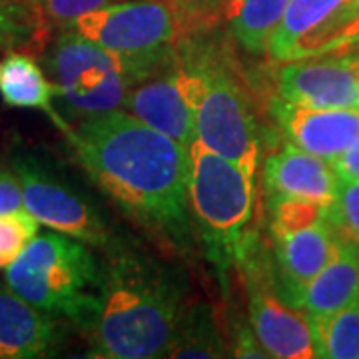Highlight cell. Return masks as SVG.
Here are the masks:
<instances>
[{"label": "cell", "mask_w": 359, "mask_h": 359, "mask_svg": "<svg viewBox=\"0 0 359 359\" xmlns=\"http://www.w3.org/2000/svg\"><path fill=\"white\" fill-rule=\"evenodd\" d=\"M353 4H355V6H358V8H359V0H353Z\"/></svg>", "instance_id": "4dcf8cb0"}, {"label": "cell", "mask_w": 359, "mask_h": 359, "mask_svg": "<svg viewBox=\"0 0 359 359\" xmlns=\"http://www.w3.org/2000/svg\"><path fill=\"white\" fill-rule=\"evenodd\" d=\"M276 90L285 102L359 110V56L327 54L283 62L276 74Z\"/></svg>", "instance_id": "7c38bea8"}, {"label": "cell", "mask_w": 359, "mask_h": 359, "mask_svg": "<svg viewBox=\"0 0 359 359\" xmlns=\"http://www.w3.org/2000/svg\"><path fill=\"white\" fill-rule=\"evenodd\" d=\"M25 208L22 186L13 162H0V214Z\"/></svg>", "instance_id": "4316f807"}, {"label": "cell", "mask_w": 359, "mask_h": 359, "mask_svg": "<svg viewBox=\"0 0 359 359\" xmlns=\"http://www.w3.org/2000/svg\"><path fill=\"white\" fill-rule=\"evenodd\" d=\"M176 269L136 252H114L102 294L86 325L94 353L106 359L168 358L186 311Z\"/></svg>", "instance_id": "7a4b0ae2"}, {"label": "cell", "mask_w": 359, "mask_h": 359, "mask_svg": "<svg viewBox=\"0 0 359 359\" xmlns=\"http://www.w3.org/2000/svg\"><path fill=\"white\" fill-rule=\"evenodd\" d=\"M346 54H358V56H359V42H358V44H355V46H353V48H349V50H347Z\"/></svg>", "instance_id": "f1b7e54d"}, {"label": "cell", "mask_w": 359, "mask_h": 359, "mask_svg": "<svg viewBox=\"0 0 359 359\" xmlns=\"http://www.w3.org/2000/svg\"><path fill=\"white\" fill-rule=\"evenodd\" d=\"M188 2H190V0H178V2H176V6H184V4H188Z\"/></svg>", "instance_id": "f546056e"}, {"label": "cell", "mask_w": 359, "mask_h": 359, "mask_svg": "<svg viewBox=\"0 0 359 359\" xmlns=\"http://www.w3.org/2000/svg\"><path fill=\"white\" fill-rule=\"evenodd\" d=\"M46 28H66L84 14L100 11L120 0H25Z\"/></svg>", "instance_id": "484cf974"}, {"label": "cell", "mask_w": 359, "mask_h": 359, "mask_svg": "<svg viewBox=\"0 0 359 359\" xmlns=\"http://www.w3.org/2000/svg\"><path fill=\"white\" fill-rule=\"evenodd\" d=\"M80 166L132 222L172 250H192L188 148L126 110L66 130Z\"/></svg>", "instance_id": "6da1fadb"}, {"label": "cell", "mask_w": 359, "mask_h": 359, "mask_svg": "<svg viewBox=\"0 0 359 359\" xmlns=\"http://www.w3.org/2000/svg\"><path fill=\"white\" fill-rule=\"evenodd\" d=\"M359 299V254L339 245L332 262L311 278L295 297L294 308L304 311L308 320L332 316Z\"/></svg>", "instance_id": "e0dca14e"}, {"label": "cell", "mask_w": 359, "mask_h": 359, "mask_svg": "<svg viewBox=\"0 0 359 359\" xmlns=\"http://www.w3.org/2000/svg\"><path fill=\"white\" fill-rule=\"evenodd\" d=\"M359 42V8L353 0H290L269 40L276 62L346 54Z\"/></svg>", "instance_id": "30bf717a"}, {"label": "cell", "mask_w": 359, "mask_h": 359, "mask_svg": "<svg viewBox=\"0 0 359 359\" xmlns=\"http://www.w3.org/2000/svg\"><path fill=\"white\" fill-rule=\"evenodd\" d=\"M271 112L290 144L332 164L359 138L355 108H313L278 98Z\"/></svg>", "instance_id": "4fadbf2b"}, {"label": "cell", "mask_w": 359, "mask_h": 359, "mask_svg": "<svg viewBox=\"0 0 359 359\" xmlns=\"http://www.w3.org/2000/svg\"><path fill=\"white\" fill-rule=\"evenodd\" d=\"M184 18L174 2L120 0L66 28L122 56L138 82L174 58Z\"/></svg>", "instance_id": "5b68a950"}, {"label": "cell", "mask_w": 359, "mask_h": 359, "mask_svg": "<svg viewBox=\"0 0 359 359\" xmlns=\"http://www.w3.org/2000/svg\"><path fill=\"white\" fill-rule=\"evenodd\" d=\"M196 136L205 148L256 176L262 150L257 120L242 82L219 56H205V86L196 110Z\"/></svg>", "instance_id": "52a82bcc"}, {"label": "cell", "mask_w": 359, "mask_h": 359, "mask_svg": "<svg viewBox=\"0 0 359 359\" xmlns=\"http://www.w3.org/2000/svg\"><path fill=\"white\" fill-rule=\"evenodd\" d=\"M0 96L4 104L13 108L42 110L65 132L68 130L65 120L54 110V82L46 76L42 66L26 52L13 50L0 60Z\"/></svg>", "instance_id": "ac0fdd59"}, {"label": "cell", "mask_w": 359, "mask_h": 359, "mask_svg": "<svg viewBox=\"0 0 359 359\" xmlns=\"http://www.w3.org/2000/svg\"><path fill=\"white\" fill-rule=\"evenodd\" d=\"M205 86V56H182L166 62L132 86L124 110L144 124L178 140L196 142V110Z\"/></svg>", "instance_id": "ba28073f"}, {"label": "cell", "mask_w": 359, "mask_h": 359, "mask_svg": "<svg viewBox=\"0 0 359 359\" xmlns=\"http://www.w3.org/2000/svg\"><path fill=\"white\" fill-rule=\"evenodd\" d=\"M226 355V346L222 341L212 309L208 306L186 308L168 358L214 359Z\"/></svg>", "instance_id": "ffe728a7"}, {"label": "cell", "mask_w": 359, "mask_h": 359, "mask_svg": "<svg viewBox=\"0 0 359 359\" xmlns=\"http://www.w3.org/2000/svg\"><path fill=\"white\" fill-rule=\"evenodd\" d=\"M256 176L194 142L188 148V205L196 236L219 268L240 262L256 205Z\"/></svg>", "instance_id": "277c9868"}, {"label": "cell", "mask_w": 359, "mask_h": 359, "mask_svg": "<svg viewBox=\"0 0 359 359\" xmlns=\"http://www.w3.org/2000/svg\"><path fill=\"white\" fill-rule=\"evenodd\" d=\"M316 358H359V299L332 316L309 320Z\"/></svg>", "instance_id": "44dd1931"}, {"label": "cell", "mask_w": 359, "mask_h": 359, "mask_svg": "<svg viewBox=\"0 0 359 359\" xmlns=\"http://www.w3.org/2000/svg\"><path fill=\"white\" fill-rule=\"evenodd\" d=\"M290 0H226L231 39L250 54H266Z\"/></svg>", "instance_id": "d6986e66"}, {"label": "cell", "mask_w": 359, "mask_h": 359, "mask_svg": "<svg viewBox=\"0 0 359 359\" xmlns=\"http://www.w3.org/2000/svg\"><path fill=\"white\" fill-rule=\"evenodd\" d=\"M245 283L250 299V321L259 344L276 359L316 358L311 325L306 313L283 302L278 294L273 273L264 271L244 248Z\"/></svg>", "instance_id": "8fae6325"}, {"label": "cell", "mask_w": 359, "mask_h": 359, "mask_svg": "<svg viewBox=\"0 0 359 359\" xmlns=\"http://www.w3.org/2000/svg\"><path fill=\"white\" fill-rule=\"evenodd\" d=\"M233 358H269L268 351L259 344L254 327H240V332L236 335V346H233Z\"/></svg>", "instance_id": "83f0119b"}, {"label": "cell", "mask_w": 359, "mask_h": 359, "mask_svg": "<svg viewBox=\"0 0 359 359\" xmlns=\"http://www.w3.org/2000/svg\"><path fill=\"white\" fill-rule=\"evenodd\" d=\"M22 186L25 208L39 224L94 248H110L112 231L86 196L30 154L11 158Z\"/></svg>", "instance_id": "9c48e42d"}, {"label": "cell", "mask_w": 359, "mask_h": 359, "mask_svg": "<svg viewBox=\"0 0 359 359\" xmlns=\"http://www.w3.org/2000/svg\"><path fill=\"white\" fill-rule=\"evenodd\" d=\"M273 244L278 268L276 287L290 306H294L299 290L316 278L339 250L327 219L304 230L273 236Z\"/></svg>", "instance_id": "9a60e30c"}, {"label": "cell", "mask_w": 359, "mask_h": 359, "mask_svg": "<svg viewBox=\"0 0 359 359\" xmlns=\"http://www.w3.org/2000/svg\"><path fill=\"white\" fill-rule=\"evenodd\" d=\"M39 219L26 208L0 214V268H6L39 236Z\"/></svg>", "instance_id": "d4e9b609"}, {"label": "cell", "mask_w": 359, "mask_h": 359, "mask_svg": "<svg viewBox=\"0 0 359 359\" xmlns=\"http://www.w3.org/2000/svg\"><path fill=\"white\" fill-rule=\"evenodd\" d=\"M104 268L88 244L60 231L36 236L4 268V282L28 304L84 330L98 308Z\"/></svg>", "instance_id": "3957f363"}, {"label": "cell", "mask_w": 359, "mask_h": 359, "mask_svg": "<svg viewBox=\"0 0 359 359\" xmlns=\"http://www.w3.org/2000/svg\"><path fill=\"white\" fill-rule=\"evenodd\" d=\"M327 226L339 245H347L359 254V180L339 184L335 202L327 208Z\"/></svg>", "instance_id": "cb8c5ba5"}, {"label": "cell", "mask_w": 359, "mask_h": 359, "mask_svg": "<svg viewBox=\"0 0 359 359\" xmlns=\"http://www.w3.org/2000/svg\"><path fill=\"white\" fill-rule=\"evenodd\" d=\"M269 198V231L271 236L304 230L313 224L325 222L327 208L311 200L294 196H268Z\"/></svg>", "instance_id": "603a6c76"}, {"label": "cell", "mask_w": 359, "mask_h": 359, "mask_svg": "<svg viewBox=\"0 0 359 359\" xmlns=\"http://www.w3.org/2000/svg\"><path fill=\"white\" fill-rule=\"evenodd\" d=\"M54 318L0 283V359H36L56 344Z\"/></svg>", "instance_id": "2e32d148"}, {"label": "cell", "mask_w": 359, "mask_h": 359, "mask_svg": "<svg viewBox=\"0 0 359 359\" xmlns=\"http://www.w3.org/2000/svg\"><path fill=\"white\" fill-rule=\"evenodd\" d=\"M46 66L65 110L82 120L124 110L130 90L138 84L122 56L68 28L52 42Z\"/></svg>", "instance_id": "8992f818"}, {"label": "cell", "mask_w": 359, "mask_h": 359, "mask_svg": "<svg viewBox=\"0 0 359 359\" xmlns=\"http://www.w3.org/2000/svg\"><path fill=\"white\" fill-rule=\"evenodd\" d=\"M48 28L25 0H0V50L36 48Z\"/></svg>", "instance_id": "7402d4cb"}, {"label": "cell", "mask_w": 359, "mask_h": 359, "mask_svg": "<svg viewBox=\"0 0 359 359\" xmlns=\"http://www.w3.org/2000/svg\"><path fill=\"white\" fill-rule=\"evenodd\" d=\"M264 184L268 196H294L330 208L337 198L341 180L332 162L285 144L266 158Z\"/></svg>", "instance_id": "5bb4252c"}]
</instances>
